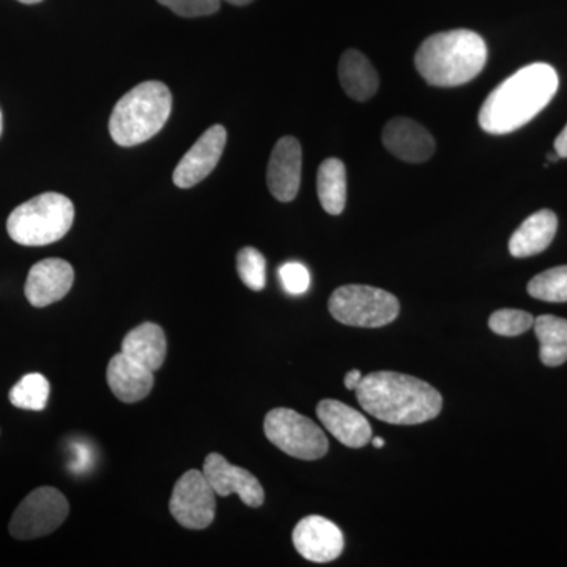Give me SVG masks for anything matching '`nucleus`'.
<instances>
[{
    "label": "nucleus",
    "mask_w": 567,
    "mask_h": 567,
    "mask_svg": "<svg viewBox=\"0 0 567 567\" xmlns=\"http://www.w3.org/2000/svg\"><path fill=\"white\" fill-rule=\"evenodd\" d=\"M558 73L548 63H532L491 92L480 111L481 128L488 134H509L527 125L557 95Z\"/></svg>",
    "instance_id": "1"
},
{
    "label": "nucleus",
    "mask_w": 567,
    "mask_h": 567,
    "mask_svg": "<svg viewBox=\"0 0 567 567\" xmlns=\"http://www.w3.org/2000/svg\"><path fill=\"white\" fill-rule=\"evenodd\" d=\"M357 398L369 415L395 425L427 423L440 415L443 398L416 377L379 371L361 379Z\"/></svg>",
    "instance_id": "2"
},
{
    "label": "nucleus",
    "mask_w": 567,
    "mask_h": 567,
    "mask_svg": "<svg viewBox=\"0 0 567 567\" xmlns=\"http://www.w3.org/2000/svg\"><path fill=\"white\" fill-rule=\"evenodd\" d=\"M486 63V41L468 29L435 33L415 54L417 73L434 87L464 85L475 80Z\"/></svg>",
    "instance_id": "3"
},
{
    "label": "nucleus",
    "mask_w": 567,
    "mask_h": 567,
    "mask_svg": "<svg viewBox=\"0 0 567 567\" xmlns=\"http://www.w3.org/2000/svg\"><path fill=\"white\" fill-rule=\"evenodd\" d=\"M173 111V93L159 81H145L118 100L110 118L112 141L121 147L144 144L162 132Z\"/></svg>",
    "instance_id": "4"
},
{
    "label": "nucleus",
    "mask_w": 567,
    "mask_h": 567,
    "mask_svg": "<svg viewBox=\"0 0 567 567\" xmlns=\"http://www.w3.org/2000/svg\"><path fill=\"white\" fill-rule=\"evenodd\" d=\"M74 223V205L59 193H43L14 208L7 230L14 244L47 246L62 240Z\"/></svg>",
    "instance_id": "5"
},
{
    "label": "nucleus",
    "mask_w": 567,
    "mask_h": 567,
    "mask_svg": "<svg viewBox=\"0 0 567 567\" xmlns=\"http://www.w3.org/2000/svg\"><path fill=\"white\" fill-rule=\"evenodd\" d=\"M328 309L338 322L349 327L380 328L398 319L401 305L386 290L350 284L334 290Z\"/></svg>",
    "instance_id": "6"
},
{
    "label": "nucleus",
    "mask_w": 567,
    "mask_h": 567,
    "mask_svg": "<svg viewBox=\"0 0 567 567\" xmlns=\"http://www.w3.org/2000/svg\"><path fill=\"white\" fill-rule=\"evenodd\" d=\"M267 439L282 453L301 461H317L328 453V439L322 429L292 409H274L265 416Z\"/></svg>",
    "instance_id": "7"
},
{
    "label": "nucleus",
    "mask_w": 567,
    "mask_h": 567,
    "mask_svg": "<svg viewBox=\"0 0 567 567\" xmlns=\"http://www.w3.org/2000/svg\"><path fill=\"white\" fill-rule=\"evenodd\" d=\"M69 514V499L61 491L50 486L35 488L14 511L10 535L20 540L39 539L61 527Z\"/></svg>",
    "instance_id": "8"
},
{
    "label": "nucleus",
    "mask_w": 567,
    "mask_h": 567,
    "mask_svg": "<svg viewBox=\"0 0 567 567\" xmlns=\"http://www.w3.org/2000/svg\"><path fill=\"white\" fill-rule=\"evenodd\" d=\"M215 491L199 470L183 473L175 483L169 511L183 528L205 529L215 520Z\"/></svg>",
    "instance_id": "9"
},
{
    "label": "nucleus",
    "mask_w": 567,
    "mask_h": 567,
    "mask_svg": "<svg viewBox=\"0 0 567 567\" xmlns=\"http://www.w3.org/2000/svg\"><path fill=\"white\" fill-rule=\"evenodd\" d=\"M226 142V128L223 125L210 126L175 167V186L188 189L205 181L218 166Z\"/></svg>",
    "instance_id": "10"
},
{
    "label": "nucleus",
    "mask_w": 567,
    "mask_h": 567,
    "mask_svg": "<svg viewBox=\"0 0 567 567\" xmlns=\"http://www.w3.org/2000/svg\"><path fill=\"white\" fill-rule=\"evenodd\" d=\"M293 546L298 554L312 563H330L344 551V535L333 522L320 516H308L293 529Z\"/></svg>",
    "instance_id": "11"
},
{
    "label": "nucleus",
    "mask_w": 567,
    "mask_h": 567,
    "mask_svg": "<svg viewBox=\"0 0 567 567\" xmlns=\"http://www.w3.org/2000/svg\"><path fill=\"white\" fill-rule=\"evenodd\" d=\"M203 472L216 495L229 496L237 494L246 506L259 507L264 505L265 492L259 480L248 470L229 464L221 454H208L205 457Z\"/></svg>",
    "instance_id": "12"
},
{
    "label": "nucleus",
    "mask_w": 567,
    "mask_h": 567,
    "mask_svg": "<svg viewBox=\"0 0 567 567\" xmlns=\"http://www.w3.org/2000/svg\"><path fill=\"white\" fill-rule=\"evenodd\" d=\"M303 153L298 140L292 136L276 142L268 162L267 183L270 193L279 203H292L300 192Z\"/></svg>",
    "instance_id": "13"
},
{
    "label": "nucleus",
    "mask_w": 567,
    "mask_h": 567,
    "mask_svg": "<svg viewBox=\"0 0 567 567\" xmlns=\"http://www.w3.org/2000/svg\"><path fill=\"white\" fill-rule=\"evenodd\" d=\"M73 282V267L66 260L51 257L33 265L29 271L24 287L25 298L33 308H47L63 300Z\"/></svg>",
    "instance_id": "14"
},
{
    "label": "nucleus",
    "mask_w": 567,
    "mask_h": 567,
    "mask_svg": "<svg viewBox=\"0 0 567 567\" xmlns=\"http://www.w3.org/2000/svg\"><path fill=\"white\" fill-rule=\"evenodd\" d=\"M383 145L395 158L406 163H424L435 152V140L421 123L409 117H395L386 123Z\"/></svg>",
    "instance_id": "15"
},
{
    "label": "nucleus",
    "mask_w": 567,
    "mask_h": 567,
    "mask_svg": "<svg viewBox=\"0 0 567 567\" xmlns=\"http://www.w3.org/2000/svg\"><path fill=\"white\" fill-rule=\"evenodd\" d=\"M317 416L328 432L347 447H363L372 440V427L360 412L344 402L324 399L317 405Z\"/></svg>",
    "instance_id": "16"
},
{
    "label": "nucleus",
    "mask_w": 567,
    "mask_h": 567,
    "mask_svg": "<svg viewBox=\"0 0 567 567\" xmlns=\"http://www.w3.org/2000/svg\"><path fill=\"white\" fill-rule=\"evenodd\" d=\"M106 379L112 393L125 404L144 401L152 393L155 383L153 372L134 363L122 352L111 358Z\"/></svg>",
    "instance_id": "17"
},
{
    "label": "nucleus",
    "mask_w": 567,
    "mask_h": 567,
    "mask_svg": "<svg viewBox=\"0 0 567 567\" xmlns=\"http://www.w3.org/2000/svg\"><path fill=\"white\" fill-rule=\"evenodd\" d=\"M122 353L147 371H158L164 364L167 353L166 334H164L163 328L152 322L133 328L123 338Z\"/></svg>",
    "instance_id": "18"
},
{
    "label": "nucleus",
    "mask_w": 567,
    "mask_h": 567,
    "mask_svg": "<svg viewBox=\"0 0 567 567\" xmlns=\"http://www.w3.org/2000/svg\"><path fill=\"white\" fill-rule=\"evenodd\" d=\"M558 218L551 210H539L528 216L509 240L511 256L517 259L546 251L557 235Z\"/></svg>",
    "instance_id": "19"
},
{
    "label": "nucleus",
    "mask_w": 567,
    "mask_h": 567,
    "mask_svg": "<svg viewBox=\"0 0 567 567\" xmlns=\"http://www.w3.org/2000/svg\"><path fill=\"white\" fill-rule=\"evenodd\" d=\"M339 81L347 95L354 102L364 103L379 91V74L371 61L357 50H349L339 61Z\"/></svg>",
    "instance_id": "20"
},
{
    "label": "nucleus",
    "mask_w": 567,
    "mask_h": 567,
    "mask_svg": "<svg viewBox=\"0 0 567 567\" xmlns=\"http://www.w3.org/2000/svg\"><path fill=\"white\" fill-rule=\"evenodd\" d=\"M317 194L328 215L338 216L347 204V171L338 158L324 159L317 174Z\"/></svg>",
    "instance_id": "21"
},
{
    "label": "nucleus",
    "mask_w": 567,
    "mask_h": 567,
    "mask_svg": "<svg viewBox=\"0 0 567 567\" xmlns=\"http://www.w3.org/2000/svg\"><path fill=\"white\" fill-rule=\"evenodd\" d=\"M535 333L539 341L540 361L548 368H557L567 361V320L557 316L535 319Z\"/></svg>",
    "instance_id": "22"
},
{
    "label": "nucleus",
    "mask_w": 567,
    "mask_h": 567,
    "mask_svg": "<svg viewBox=\"0 0 567 567\" xmlns=\"http://www.w3.org/2000/svg\"><path fill=\"white\" fill-rule=\"evenodd\" d=\"M51 385L47 377L32 372L22 377L20 382L10 390L11 405L21 410H32V412H41L47 409L50 401Z\"/></svg>",
    "instance_id": "23"
},
{
    "label": "nucleus",
    "mask_w": 567,
    "mask_h": 567,
    "mask_svg": "<svg viewBox=\"0 0 567 567\" xmlns=\"http://www.w3.org/2000/svg\"><path fill=\"white\" fill-rule=\"evenodd\" d=\"M527 290L536 300L565 303L567 301V265L550 268V270L535 276L528 282Z\"/></svg>",
    "instance_id": "24"
},
{
    "label": "nucleus",
    "mask_w": 567,
    "mask_h": 567,
    "mask_svg": "<svg viewBox=\"0 0 567 567\" xmlns=\"http://www.w3.org/2000/svg\"><path fill=\"white\" fill-rule=\"evenodd\" d=\"M237 271L241 281L254 292H260L267 282V262L264 254L246 246L237 256Z\"/></svg>",
    "instance_id": "25"
},
{
    "label": "nucleus",
    "mask_w": 567,
    "mask_h": 567,
    "mask_svg": "<svg viewBox=\"0 0 567 567\" xmlns=\"http://www.w3.org/2000/svg\"><path fill=\"white\" fill-rule=\"evenodd\" d=\"M535 324V317L529 312L520 311V309H499L488 319V327L495 334L514 336L524 334Z\"/></svg>",
    "instance_id": "26"
},
{
    "label": "nucleus",
    "mask_w": 567,
    "mask_h": 567,
    "mask_svg": "<svg viewBox=\"0 0 567 567\" xmlns=\"http://www.w3.org/2000/svg\"><path fill=\"white\" fill-rule=\"evenodd\" d=\"M279 279L287 293L303 295L311 286V275L300 262H287L279 268Z\"/></svg>",
    "instance_id": "27"
},
{
    "label": "nucleus",
    "mask_w": 567,
    "mask_h": 567,
    "mask_svg": "<svg viewBox=\"0 0 567 567\" xmlns=\"http://www.w3.org/2000/svg\"><path fill=\"white\" fill-rule=\"evenodd\" d=\"M162 6L183 18L208 17L216 13L221 0H158Z\"/></svg>",
    "instance_id": "28"
},
{
    "label": "nucleus",
    "mask_w": 567,
    "mask_h": 567,
    "mask_svg": "<svg viewBox=\"0 0 567 567\" xmlns=\"http://www.w3.org/2000/svg\"><path fill=\"white\" fill-rule=\"evenodd\" d=\"M555 152L558 153L559 158H567V125L558 134L557 140H555Z\"/></svg>",
    "instance_id": "29"
},
{
    "label": "nucleus",
    "mask_w": 567,
    "mask_h": 567,
    "mask_svg": "<svg viewBox=\"0 0 567 567\" xmlns=\"http://www.w3.org/2000/svg\"><path fill=\"white\" fill-rule=\"evenodd\" d=\"M361 379H363V375H361L360 371H357V369H353V371H350L349 374H347L346 379H344L347 390H350V391L357 390L358 385H360Z\"/></svg>",
    "instance_id": "30"
},
{
    "label": "nucleus",
    "mask_w": 567,
    "mask_h": 567,
    "mask_svg": "<svg viewBox=\"0 0 567 567\" xmlns=\"http://www.w3.org/2000/svg\"><path fill=\"white\" fill-rule=\"evenodd\" d=\"M226 2L233 3V6L245 7L248 3L254 2V0H226Z\"/></svg>",
    "instance_id": "31"
},
{
    "label": "nucleus",
    "mask_w": 567,
    "mask_h": 567,
    "mask_svg": "<svg viewBox=\"0 0 567 567\" xmlns=\"http://www.w3.org/2000/svg\"><path fill=\"white\" fill-rule=\"evenodd\" d=\"M372 443H374L375 447L385 446V440H383V439H374V440H372Z\"/></svg>",
    "instance_id": "32"
},
{
    "label": "nucleus",
    "mask_w": 567,
    "mask_h": 567,
    "mask_svg": "<svg viewBox=\"0 0 567 567\" xmlns=\"http://www.w3.org/2000/svg\"><path fill=\"white\" fill-rule=\"evenodd\" d=\"M548 162L555 163L558 162L559 155L557 152L550 153V155L547 156Z\"/></svg>",
    "instance_id": "33"
},
{
    "label": "nucleus",
    "mask_w": 567,
    "mask_h": 567,
    "mask_svg": "<svg viewBox=\"0 0 567 567\" xmlns=\"http://www.w3.org/2000/svg\"><path fill=\"white\" fill-rule=\"evenodd\" d=\"M18 2L25 3V6H33V3H40L41 0H18Z\"/></svg>",
    "instance_id": "34"
},
{
    "label": "nucleus",
    "mask_w": 567,
    "mask_h": 567,
    "mask_svg": "<svg viewBox=\"0 0 567 567\" xmlns=\"http://www.w3.org/2000/svg\"><path fill=\"white\" fill-rule=\"evenodd\" d=\"M3 122H2V111H0V134H2Z\"/></svg>",
    "instance_id": "35"
}]
</instances>
